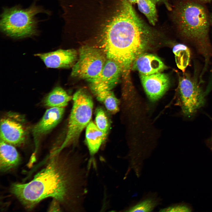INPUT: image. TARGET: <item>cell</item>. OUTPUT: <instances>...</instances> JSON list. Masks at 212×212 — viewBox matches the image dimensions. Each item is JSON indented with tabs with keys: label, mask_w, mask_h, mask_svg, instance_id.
Segmentation results:
<instances>
[{
	"label": "cell",
	"mask_w": 212,
	"mask_h": 212,
	"mask_svg": "<svg viewBox=\"0 0 212 212\" xmlns=\"http://www.w3.org/2000/svg\"><path fill=\"white\" fill-rule=\"evenodd\" d=\"M153 39L151 29L138 16L127 0L116 28L99 42L106 58L117 62L122 73L130 69Z\"/></svg>",
	"instance_id": "1"
},
{
	"label": "cell",
	"mask_w": 212,
	"mask_h": 212,
	"mask_svg": "<svg viewBox=\"0 0 212 212\" xmlns=\"http://www.w3.org/2000/svg\"><path fill=\"white\" fill-rule=\"evenodd\" d=\"M64 167L54 157L32 180L26 183H14L12 193L28 208H31L43 199L54 198L62 202L68 191V181Z\"/></svg>",
	"instance_id": "2"
},
{
	"label": "cell",
	"mask_w": 212,
	"mask_h": 212,
	"mask_svg": "<svg viewBox=\"0 0 212 212\" xmlns=\"http://www.w3.org/2000/svg\"><path fill=\"white\" fill-rule=\"evenodd\" d=\"M175 14L176 24L181 34L200 45H205L209 26L205 8L196 1L186 0L178 5Z\"/></svg>",
	"instance_id": "3"
},
{
	"label": "cell",
	"mask_w": 212,
	"mask_h": 212,
	"mask_svg": "<svg viewBox=\"0 0 212 212\" xmlns=\"http://www.w3.org/2000/svg\"><path fill=\"white\" fill-rule=\"evenodd\" d=\"M42 7L33 4L23 9L19 6L4 8L1 15L0 28L10 37L22 38L36 33L38 21L36 15L40 13L48 14Z\"/></svg>",
	"instance_id": "4"
},
{
	"label": "cell",
	"mask_w": 212,
	"mask_h": 212,
	"mask_svg": "<svg viewBox=\"0 0 212 212\" xmlns=\"http://www.w3.org/2000/svg\"><path fill=\"white\" fill-rule=\"evenodd\" d=\"M72 108L69 117L66 136L57 151L59 152L75 141L91 119L93 103L91 96L85 90L80 89L74 94Z\"/></svg>",
	"instance_id": "5"
},
{
	"label": "cell",
	"mask_w": 212,
	"mask_h": 212,
	"mask_svg": "<svg viewBox=\"0 0 212 212\" xmlns=\"http://www.w3.org/2000/svg\"><path fill=\"white\" fill-rule=\"evenodd\" d=\"M105 54L99 50L84 46L79 50V58L73 65L71 75L88 80L97 77L106 62Z\"/></svg>",
	"instance_id": "6"
},
{
	"label": "cell",
	"mask_w": 212,
	"mask_h": 212,
	"mask_svg": "<svg viewBox=\"0 0 212 212\" xmlns=\"http://www.w3.org/2000/svg\"><path fill=\"white\" fill-rule=\"evenodd\" d=\"M179 85L182 112L184 115L191 117L204 105V94L197 82L188 76L180 78Z\"/></svg>",
	"instance_id": "7"
},
{
	"label": "cell",
	"mask_w": 212,
	"mask_h": 212,
	"mask_svg": "<svg viewBox=\"0 0 212 212\" xmlns=\"http://www.w3.org/2000/svg\"><path fill=\"white\" fill-rule=\"evenodd\" d=\"M27 134L24 120L19 115L9 113L1 119V140L13 145H18L25 142Z\"/></svg>",
	"instance_id": "8"
},
{
	"label": "cell",
	"mask_w": 212,
	"mask_h": 212,
	"mask_svg": "<svg viewBox=\"0 0 212 212\" xmlns=\"http://www.w3.org/2000/svg\"><path fill=\"white\" fill-rule=\"evenodd\" d=\"M122 70L114 61L107 59L101 71L96 77L87 80L93 93L104 90H111L118 83Z\"/></svg>",
	"instance_id": "9"
},
{
	"label": "cell",
	"mask_w": 212,
	"mask_h": 212,
	"mask_svg": "<svg viewBox=\"0 0 212 212\" xmlns=\"http://www.w3.org/2000/svg\"><path fill=\"white\" fill-rule=\"evenodd\" d=\"M140 78L144 90L151 101H155L160 98L169 87V78L163 73L140 74Z\"/></svg>",
	"instance_id": "10"
},
{
	"label": "cell",
	"mask_w": 212,
	"mask_h": 212,
	"mask_svg": "<svg viewBox=\"0 0 212 212\" xmlns=\"http://www.w3.org/2000/svg\"><path fill=\"white\" fill-rule=\"evenodd\" d=\"M35 55L39 57L48 68H67L74 65L77 58V53L73 49H59Z\"/></svg>",
	"instance_id": "11"
},
{
	"label": "cell",
	"mask_w": 212,
	"mask_h": 212,
	"mask_svg": "<svg viewBox=\"0 0 212 212\" xmlns=\"http://www.w3.org/2000/svg\"><path fill=\"white\" fill-rule=\"evenodd\" d=\"M64 111V107H50L47 110L33 129L34 135H42L55 127L61 119Z\"/></svg>",
	"instance_id": "12"
},
{
	"label": "cell",
	"mask_w": 212,
	"mask_h": 212,
	"mask_svg": "<svg viewBox=\"0 0 212 212\" xmlns=\"http://www.w3.org/2000/svg\"><path fill=\"white\" fill-rule=\"evenodd\" d=\"M133 68L140 74L150 75L160 73L165 68V66L157 56L149 54H142L133 63Z\"/></svg>",
	"instance_id": "13"
},
{
	"label": "cell",
	"mask_w": 212,
	"mask_h": 212,
	"mask_svg": "<svg viewBox=\"0 0 212 212\" xmlns=\"http://www.w3.org/2000/svg\"><path fill=\"white\" fill-rule=\"evenodd\" d=\"M13 145L0 140V167L2 171H7L16 166L20 161V157Z\"/></svg>",
	"instance_id": "14"
},
{
	"label": "cell",
	"mask_w": 212,
	"mask_h": 212,
	"mask_svg": "<svg viewBox=\"0 0 212 212\" xmlns=\"http://www.w3.org/2000/svg\"><path fill=\"white\" fill-rule=\"evenodd\" d=\"M86 127L87 143L90 154L92 157L98 152L105 138L103 133L92 121H90Z\"/></svg>",
	"instance_id": "15"
},
{
	"label": "cell",
	"mask_w": 212,
	"mask_h": 212,
	"mask_svg": "<svg viewBox=\"0 0 212 212\" xmlns=\"http://www.w3.org/2000/svg\"><path fill=\"white\" fill-rule=\"evenodd\" d=\"M72 97L62 87L54 88L45 97V105L49 107H64L71 100Z\"/></svg>",
	"instance_id": "16"
},
{
	"label": "cell",
	"mask_w": 212,
	"mask_h": 212,
	"mask_svg": "<svg viewBox=\"0 0 212 212\" xmlns=\"http://www.w3.org/2000/svg\"><path fill=\"white\" fill-rule=\"evenodd\" d=\"M160 198L153 194L144 198L132 206L128 208L125 211L150 212L161 203Z\"/></svg>",
	"instance_id": "17"
},
{
	"label": "cell",
	"mask_w": 212,
	"mask_h": 212,
	"mask_svg": "<svg viewBox=\"0 0 212 212\" xmlns=\"http://www.w3.org/2000/svg\"><path fill=\"white\" fill-rule=\"evenodd\" d=\"M94 94L110 112L116 113L119 110V101L111 90L101 91Z\"/></svg>",
	"instance_id": "18"
},
{
	"label": "cell",
	"mask_w": 212,
	"mask_h": 212,
	"mask_svg": "<svg viewBox=\"0 0 212 212\" xmlns=\"http://www.w3.org/2000/svg\"><path fill=\"white\" fill-rule=\"evenodd\" d=\"M173 51L178 67L184 72L189 62L190 54L188 48L184 44H179L174 46Z\"/></svg>",
	"instance_id": "19"
},
{
	"label": "cell",
	"mask_w": 212,
	"mask_h": 212,
	"mask_svg": "<svg viewBox=\"0 0 212 212\" xmlns=\"http://www.w3.org/2000/svg\"><path fill=\"white\" fill-rule=\"evenodd\" d=\"M137 3L140 11L145 16L151 24L155 25L158 20L155 4L151 0H137Z\"/></svg>",
	"instance_id": "20"
},
{
	"label": "cell",
	"mask_w": 212,
	"mask_h": 212,
	"mask_svg": "<svg viewBox=\"0 0 212 212\" xmlns=\"http://www.w3.org/2000/svg\"><path fill=\"white\" fill-rule=\"evenodd\" d=\"M95 125L103 133L105 138L109 128L108 118L104 110L101 108H97L95 111Z\"/></svg>",
	"instance_id": "21"
},
{
	"label": "cell",
	"mask_w": 212,
	"mask_h": 212,
	"mask_svg": "<svg viewBox=\"0 0 212 212\" xmlns=\"http://www.w3.org/2000/svg\"><path fill=\"white\" fill-rule=\"evenodd\" d=\"M193 208L190 205L183 203L170 205L160 210V212H191Z\"/></svg>",
	"instance_id": "22"
},
{
	"label": "cell",
	"mask_w": 212,
	"mask_h": 212,
	"mask_svg": "<svg viewBox=\"0 0 212 212\" xmlns=\"http://www.w3.org/2000/svg\"><path fill=\"white\" fill-rule=\"evenodd\" d=\"M208 145L209 148L212 152V135L210 139L208 141Z\"/></svg>",
	"instance_id": "23"
},
{
	"label": "cell",
	"mask_w": 212,
	"mask_h": 212,
	"mask_svg": "<svg viewBox=\"0 0 212 212\" xmlns=\"http://www.w3.org/2000/svg\"><path fill=\"white\" fill-rule=\"evenodd\" d=\"M196 1L200 3H206L210 2L212 0H195Z\"/></svg>",
	"instance_id": "24"
},
{
	"label": "cell",
	"mask_w": 212,
	"mask_h": 212,
	"mask_svg": "<svg viewBox=\"0 0 212 212\" xmlns=\"http://www.w3.org/2000/svg\"><path fill=\"white\" fill-rule=\"evenodd\" d=\"M155 4L156 3H157L158 2L161 1H163L164 0H151Z\"/></svg>",
	"instance_id": "25"
},
{
	"label": "cell",
	"mask_w": 212,
	"mask_h": 212,
	"mask_svg": "<svg viewBox=\"0 0 212 212\" xmlns=\"http://www.w3.org/2000/svg\"><path fill=\"white\" fill-rule=\"evenodd\" d=\"M211 21H212V18H211Z\"/></svg>",
	"instance_id": "26"
}]
</instances>
